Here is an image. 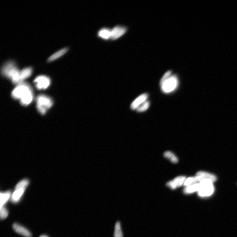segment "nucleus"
I'll return each mask as SVG.
<instances>
[{
  "label": "nucleus",
  "instance_id": "nucleus-20",
  "mask_svg": "<svg viewBox=\"0 0 237 237\" xmlns=\"http://www.w3.org/2000/svg\"><path fill=\"white\" fill-rule=\"evenodd\" d=\"M198 181H199V179L196 176L189 177L186 179L184 185L186 187H188V186L196 184V183Z\"/></svg>",
  "mask_w": 237,
  "mask_h": 237
},
{
  "label": "nucleus",
  "instance_id": "nucleus-4",
  "mask_svg": "<svg viewBox=\"0 0 237 237\" xmlns=\"http://www.w3.org/2000/svg\"><path fill=\"white\" fill-rule=\"evenodd\" d=\"M37 109L40 113L45 114L47 110L52 106V100L49 97L45 95H40L37 98Z\"/></svg>",
  "mask_w": 237,
  "mask_h": 237
},
{
  "label": "nucleus",
  "instance_id": "nucleus-11",
  "mask_svg": "<svg viewBox=\"0 0 237 237\" xmlns=\"http://www.w3.org/2000/svg\"><path fill=\"white\" fill-rule=\"evenodd\" d=\"M196 176L198 178L200 182L202 180H207L212 182L217 180V178L215 176L205 172H198L196 174Z\"/></svg>",
  "mask_w": 237,
  "mask_h": 237
},
{
  "label": "nucleus",
  "instance_id": "nucleus-10",
  "mask_svg": "<svg viewBox=\"0 0 237 237\" xmlns=\"http://www.w3.org/2000/svg\"><path fill=\"white\" fill-rule=\"evenodd\" d=\"M186 178V177L184 176L178 177L173 180L167 182L166 185L172 189H175L181 187L183 184H184Z\"/></svg>",
  "mask_w": 237,
  "mask_h": 237
},
{
  "label": "nucleus",
  "instance_id": "nucleus-2",
  "mask_svg": "<svg viewBox=\"0 0 237 237\" xmlns=\"http://www.w3.org/2000/svg\"><path fill=\"white\" fill-rule=\"evenodd\" d=\"M1 72L3 76L10 79L13 83L18 84L22 83L20 71L13 60H8L3 64Z\"/></svg>",
  "mask_w": 237,
  "mask_h": 237
},
{
  "label": "nucleus",
  "instance_id": "nucleus-21",
  "mask_svg": "<svg viewBox=\"0 0 237 237\" xmlns=\"http://www.w3.org/2000/svg\"><path fill=\"white\" fill-rule=\"evenodd\" d=\"M150 104L149 101L147 100L137 108L136 110L138 112H141L147 110L149 107Z\"/></svg>",
  "mask_w": 237,
  "mask_h": 237
},
{
  "label": "nucleus",
  "instance_id": "nucleus-13",
  "mask_svg": "<svg viewBox=\"0 0 237 237\" xmlns=\"http://www.w3.org/2000/svg\"><path fill=\"white\" fill-rule=\"evenodd\" d=\"M68 50V48L67 47L63 48L59 50L56 52L54 53L51 56H50L48 59L47 62H50L54 60H56L59 58L60 57L62 56L66 53Z\"/></svg>",
  "mask_w": 237,
  "mask_h": 237
},
{
  "label": "nucleus",
  "instance_id": "nucleus-7",
  "mask_svg": "<svg viewBox=\"0 0 237 237\" xmlns=\"http://www.w3.org/2000/svg\"><path fill=\"white\" fill-rule=\"evenodd\" d=\"M34 82L37 89L45 90L50 86V80L48 77L41 75L37 77L34 80Z\"/></svg>",
  "mask_w": 237,
  "mask_h": 237
},
{
  "label": "nucleus",
  "instance_id": "nucleus-15",
  "mask_svg": "<svg viewBox=\"0 0 237 237\" xmlns=\"http://www.w3.org/2000/svg\"><path fill=\"white\" fill-rule=\"evenodd\" d=\"M201 187V185L200 183H196L186 187L184 190V192L185 194H191L193 193L198 191Z\"/></svg>",
  "mask_w": 237,
  "mask_h": 237
},
{
  "label": "nucleus",
  "instance_id": "nucleus-3",
  "mask_svg": "<svg viewBox=\"0 0 237 237\" xmlns=\"http://www.w3.org/2000/svg\"><path fill=\"white\" fill-rule=\"evenodd\" d=\"M178 80L175 74H172L171 70L166 72L162 77L160 82L161 89L165 93L173 92L178 86Z\"/></svg>",
  "mask_w": 237,
  "mask_h": 237
},
{
  "label": "nucleus",
  "instance_id": "nucleus-14",
  "mask_svg": "<svg viewBox=\"0 0 237 237\" xmlns=\"http://www.w3.org/2000/svg\"><path fill=\"white\" fill-rule=\"evenodd\" d=\"M32 69L31 67L25 68L20 71V78L22 83L23 81L28 79L32 75Z\"/></svg>",
  "mask_w": 237,
  "mask_h": 237
},
{
  "label": "nucleus",
  "instance_id": "nucleus-12",
  "mask_svg": "<svg viewBox=\"0 0 237 237\" xmlns=\"http://www.w3.org/2000/svg\"><path fill=\"white\" fill-rule=\"evenodd\" d=\"M14 230L17 233L26 237H31L32 235L28 230L16 223H14L12 226Z\"/></svg>",
  "mask_w": 237,
  "mask_h": 237
},
{
  "label": "nucleus",
  "instance_id": "nucleus-22",
  "mask_svg": "<svg viewBox=\"0 0 237 237\" xmlns=\"http://www.w3.org/2000/svg\"><path fill=\"white\" fill-rule=\"evenodd\" d=\"M0 213H1V218L2 219L6 218L8 215V210L4 206L1 208H0Z\"/></svg>",
  "mask_w": 237,
  "mask_h": 237
},
{
  "label": "nucleus",
  "instance_id": "nucleus-5",
  "mask_svg": "<svg viewBox=\"0 0 237 237\" xmlns=\"http://www.w3.org/2000/svg\"><path fill=\"white\" fill-rule=\"evenodd\" d=\"M28 184V181L24 179L16 185L15 190L11 196V201L13 202L16 203L20 200Z\"/></svg>",
  "mask_w": 237,
  "mask_h": 237
},
{
  "label": "nucleus",
  "instance_id": "nucleus-6",
  "mask_svg": "<svg viewBox=\"0 0 237 237\" xmlns=\"http://www.w3.org/2000/svg\"><path fill=\"white\" fill-rule=\"evenodd\" d=\"M201 187L198 191L199 195L202 197L211 195L214 191L212 182L207 180H202L200 182Z\"/></svg>",
  "mask_w": 237,
  "mask_h": 237
},
{
  "label": "nucleus",
  "instance_id": "nucleus-16",
  "mask_svg": "<svg viewBox=\"0 0 237 237\" xmlns=\"http://www.w3.org/2000/svg\"><path fill=\"white\" fill-rule=\"evenodd\" d=\"M98 36L104 40H108L111 38V30L106 28H103L100 29L98 33Z\"/></svg>",
  "mask_w": 237,
  "mask_h": 237
},
{
  "label": "nucleus",
  "instance_id": "nucleus-8",
  "mask_svg": "<svg viewBox=\"0 0 237 237\" xmlns=\"http://www.w3.org/2000/svg\"><path fill=\"white\" fill-rule=\"evenodd\" d=\"M127 28L126 27L121 26H117L111 30V39L115 40L120 38L126 32Z\"/></svg>",
  "mask_w": 237,
  "mask_h": 237
},
{
  "label": "nucleus",
  "instance_id": "nucleus-1",
  "mask_svg": "<svg viewBox=\"0 0 237 237\" xmlns=\"http://www.w3.org/2000/svg\"><path fill=\"white\" fill-rule=\"evenodd\" d=\"M12 96L16 100H20L23 106H27L33 99V94L31 86L28 84L22 83L18 84L12 92Z\"/></svg>",
  "mask_w": 237,
  "mask_h": 237
},
{
  "label": "nucleus",
  "instance_id": "nucleus-9",
  "mask_svg": "<svg viewBox=\"0 0 237 237\" xmlns=\"http://www.w3.org/2000/svg\"><path fill=\"white\" fill-rule=\"evenodd\" d=\"M148 94L145 93L140 95L135 99L131 105V108L133 110H136L142 104L147 100Z\"/></svg>",
  "mask_w": 237,
  "mask_h": 237
},
{
  "label": "nucleus",
  "instance_id": "nucleus-18",
  "mask_svg": "<svg viewBox=\"0 0 237 237\" xmlns=\"http://www.w3.org/2000/svg\"><path fill=\"white\" fill-rule=\"evenodd\" d=\"M164 156L170 160L172 163L176 164L178 162V159L175 154L170 151H166L164 154Z\"/></svg>",
  "mask_w": 237,
  "mask_h": 237
},
{
  "label": "nucleus",
  "instance_id": "nucleus-17",
  "mask_svg": "<svg viewBox=\"0 0 237 237\" xmlns=\"http://www.w3.org/2000/svg\"><path fill=\"white\" fill-rule=\"evenodd\" d=\"M11 192L9 191L1 193V208L4 206V205L11 197Z\"/></svg>",
  "mask_w": 237,
  "mask_h": 237
},
{
  "label": "nucleus",
  "instance_id": "nucleus-19",
  "mask_svg": "<svg viewBox=\"0 0 237 237\" xmlns=\"http://www.w3.org/2000/svg\"><path fill=\"white\" fill-rule=\"evenodd\" d=\"M114 236V237H123L120 223L119 221H117L115 225Z\"/></svg>",
  "mask_w": 237,
  "mask_h": 237
},
{
  "label": "nucleus",
  "instance_id": "nucleus-23",
  "mask_svg": "<svg viewBox=\"0 0 237 237\" xmlns=\"http://www.w3.org/2000/svg\"><path fill=\"white\" fill-rule=\"evenodd\" d=\"M40 237H48L47 236L45 235H43L41 236H40Z\"/></svg>",
  "mask_w": 237,
  "mask_h": 237
}]
</instances>
